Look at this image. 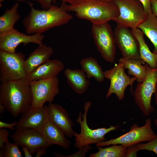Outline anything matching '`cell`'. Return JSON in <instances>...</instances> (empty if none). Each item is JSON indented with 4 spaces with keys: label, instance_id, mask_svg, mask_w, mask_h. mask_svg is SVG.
Returning <instances> with one entry per match:
<instances>
[{
    "label": "cell",
    "instance_id": "cell-13",
    "mask_svg": "<svg viewBox=\"0 0 157 157\" xmlns=\"http://www.w3.org/2000/svg\"><path fill=\"white\" fill-rule=\"evenodd\" d=\"M44 36L42 34L27 35L15 28L0 33V50L7 52H16L17 47L21 44L29 43L38 45L43 43Z\"/></svg>",
    "mask_w": 157,
    "mask_h": 157
},
{
    "label": "cell",
    "instance_id": "cell-9",
    "mask_svg": "<svg viewBox=\"0 0 157 157\" xmlns=\"http://www.w3.org/2000/svg\"><path fill=\"white\" fill-rule=\"evenodd\" d=\"M151 127V119L148 118L143 126H139L134 124L130 127L129 131L117 138L104 141L96 144L97 147H103L117 144L122 145L127 147L139 142L149 141L156 136Z\"/></svg>",
    "mask_w": 157,
    "mask_h": 157
},
{
    "label": "cell",
    "instance_id": "cell-28",
    "mask_svg": "<svg viewBox=\"0 0 157 157\" xmlns=\"http://www.w3.org/2000/svg\"><path fill=\"white\" fill-rule=\"evenodd\" d=\"M144 143H139L135 144L139 151L146 150L152 151L157 155V134L151 140Z\"/></svg>",
    "mask_w": 157,
    "mask_h": 157
},
{
    "label": "cell",
    "instance_id": "cell-26",
    "mask_svg": "<svg viewBox=\"0 0 157 157\" xmlns=\"http://www.w3.org/2000/svg\"><path fill=\"white\" fill-rule=\"evenodd\" d=\"M105 148L97 147L98 151L89 155L90 157H124L127 148L121 144H115Z\"/></svg>",
    "mask_w": 157,
    "mask_h": 157
},
{
    "label": "cell",
    "instance_id": "cell-36",
    "mask_svg": "<svg viewBox=\"0 0 157 157\" xmlns=\"http://www.w3.org/2000/svg\"><path fill=\"white\" fill-rule=\"evenodd\" d=\"M22 148L25 157H33V154L27 148L25 147H22Z\"/></svg>",
    "mask_w": 157,
    "mask_h": 157
},
{
    "label": "cell",
    "instance_id": "cell-3",
    "mask_svg": "<svg viewBox=\"0 0 157 157\" xmlns=\"http://www.w3.org/2000/svg\"><path fill=\"white\" fill-rule=\"evenodd\" d=\"M68 12H74L78 18L86 19L92 24L114 20L119 15L118 8L114 1L105 3L98 0H78L67 5Z\"/></svg>",
    "mask_w": 157,
    "mask_h": 157
},
{
    "label": "cell",
    "instance_id": "cell-17",
    "mask_svg": "<svg viewBox=\"0 0 157 157\" xmlns=\"http://www.w3.org/2000/svg\"><path fill=\"white\" fill-rule=\"evenodd\" d=\"M63 63L58 59H49L28 74L26 78L29 81L50 79L56 77L64 69Z\"/></svg>",
    "mask_w": 157,
    "mask_h": 157
},
{
    "label": "cell",
    "instance_id": "cell-15",
    "mask_svg": "<svg viewBox=\"0 0 157 157\" xmlns=\"http://www.w3.org/2000/svg\"><path fill=\"white\" fill-rule=\"evenodd\" d=\"M49 120L47 106L30 108L22 114L16 129L29 128L42 133Z\"/></svg>",
    "mask_w": 157,
    "mask_h": 157
},
{
    "label": "cell",
    "instance_id": "cell-14",
    "mask_svg": "<svg viewBox=\"0 0 157 157\" xmlns=\"http://www.w3.org/2000/svg\"><path fill=\"white\" fill-rule=\"evenodd\" d=\"M11 138L19 146L27 148L33 155L39 149L48 148L50 146L45 140L41 133L30 128L16 129Z\"/></svg>",
    "mask_w": 157,
    "mask_h": 157
},
{
    "label": "cell",
    "instance_id": "cell-41",
    "mask_svg": "<svg viewBox=\"0 0 157 157\" xmlns=\"http://www.w3.org/2000/svg\"><path fill=\"white\" fill-rule=\"evenodd\" d=\"M0 157H4V153L2 149H0Z\"/></svg>",
    "mask_w": 157,
    "mask_h": 157
},
{
    "label": "cell",
    "instance_id": "cell-18",
    "mask_svg": "<svg viewBox=\"0 0 157 157\" xmlns=\"http://www.w3.org/2000/svg\"><path fill=\"white\" fill-rule=\"evenodd\" d=\"M53 49L43 43L38 46L24 61V67L27 75L35 68L50 59Z\"/></svg>",
    "mask_w": 157,
    "mask_h": 157
},
{
    "label": "cell",
    "instance_id": "cell-38",
    "mask_svg": "<svg viewBox=\"0 0 157 157\" xmlns=\"http://www.w3.org/2000/svg\"><path fill=\"white\" fill-rule=\"evenodd\" d=\"M6 108L5 106L2 104L0 103V113H2L5 110Z\"/></svg>",
    "mask_w": 157,
    "mask_h": 157
},
{
    "label": "cell",
    "instance_id": "cell-5",
    "mask_svg": "<svg viewBox=\"0 0 157 157\" xmlns=\"http://www.w3.org/2000/svg\"><path fill=\"white\" fill-rule=\"evenodd\" d=\"M145 65V78L143 81L137 85L133 95L137 106L144 116H148L154 110L151 100L157 84V67L151 68L147 64Z\"/></svg>",
    "mask_w": 157,
    "mask_h": 157
},
{
    "label": "cell",
    "instance_id": "cell-4",
    "mask_svg": "<svg viewBox=\"0 0 157 157\" xmlns=\"http://www.w3.org/2000/svg\"><path fill=\"white\" fill-rule=\"evenodd\" d=\"M91 105L90 101L86 102L83 108L84 113L80 112L76 121L80 127V132H74L75 137V147L79 149L90 145L96 144L105 140V136L110 131L116 130L117 127L111 126L109 127L98 128L92 129L89 127L87 122V115L88 110Z\"/></svg>",
    "mask_w": 157,
    "mask_h": 157
},
{
    "label": "cell",
    "instance_id": "cell-29",
    "mask_svg": "<svg viewBox=\"0 0 157 157\" xmlns=\"http://www.w3.org/2000/svg\"><path fill=\"white\" fill-rule=\"evenodd\" d=\"M9 132L6 129L0 128V148H2L5 143L8 141Z\"/></svg>",
    "mask_w": 157,
    "mask_h": 157
},
{
    "label": "cell",
    "instance_id": "cell-24",
    "mask_svg": "<svg viewBox=\"0 0 157 157\" xmlns=\"http://www.w3.org/2000/svg\"><path fill=\"white\" fill-rule=\"evenodd\" d=\"M154 46L153 52L157 55V17L152 13L138 26Z\"/></svg>",
    "mask_w": 157,
    "mask_h": 157
},
{
    "label": "cell",
    "instance_id": "cell-10",
    "mask_svg": "<svg viewBox=\"0 0 157 157\" xmlns=\"http://www.w3.org/2000/svg\"><path fill=\"white\" fill-rule=\"evenodd\" d=\"M29 81L32 95L30 108L42 107L47 102L52 103L59 93V81L57 77Z\"/></svg>",
    "mask_w": 157,
    "mask_h": 157
},
{
    "label": "cell",
    "instance_id": "cell-42",
    "mask_svg": "<svg viewBox=\"0 0 157 157\" xmlns=\"http://www.w3.org/2000/svg\"><path fill=\"white\" fill-rule=\"evenodd\" d=\"M154 122L156 126L157 127V118L155 119Z\"/></svg>",
    "mask_w": 157,
    "mask_h": 157
},
{
    "label": "cell",
    "instance_id": "cell-7",
    "mask_svg": "<svg viewBox=\"0 0 157 157\" xmlns=\"http://www.w3.org/2000/svg\"><path fill=\"white\" fill-rule=\"evenodd\" d=\"M91 33L94 43L102 57L106 61L114 62L116 44L114 32L108 22L92 24Z\"/></svg>",
    "mask_w": 157,
    "mask_h": 157
},
{
    "label": "cell",
    "instance_id": "cell-2",
    "mask_svg": "<svg viewBox=\"0 0 157 157\" xmlns=\"http://www.w3.org/2000/svg\"><path fill=\"white\" fill-rule=\"evenodd\" d=\"M32 95L29 81L26 78L1 82L0 103L15 117L31 107Z\"/></svg>",
    "mask_w": 157,
    "mask_h": 157
},
{
    "label": "cell",
    "instance_id": "cell-19",
    "mask_svg": "<svg viewBox=\"0 0 157 157\" xmlns=\"http://www.w3.org/2000/svg\"><path fill=\"white\" fill-rule=\"evenodd\" d=\"M41 133L45 140L50 146L56 144L65 149L70 147L71 142L64 133L49 120Z\"/></svg>",
    "mask_w": 157,
    "mask_h": 157
},
{
    "label": "cell",
    "instance_id": "cell-30",
    "mask_svg": "<svg viewBox=\"0 0 157 157\" xmlns=\"http://www.w3.org/2000/svg\"><path fill=\"white\" fill-rule=\"evenodd\" d=\"M139 151L135 145L130 146L127 148L125 157H137V152Z\"/></svg>",
    "mask_w": 157,
    "mask_h": 157
},
{
    "label": "cell",
    "instance_id": "cell-11",
    "mask_svg": "<svg viewBox=\"0 0 157 157\" xmlns=\"http://www.w3.org/2000/svg\"><path fill=\"white\" fill-rule=\"evenodd\" d=\"M104 74L105 78L110 81V86L106 96L107 98L114 94L119 101L122 100L125 97V90L129 85L133 94V85L136 77L130 78L128 76L121 63L119 62L112 68L104 71Z\"/></svg>",
    "mask_w": 157,
    "mask_h": 157
},
{
    "label": "cell",
    "instance_id": "cell-37",
    "mask_svg": "<svg viewBox=\"0 0 157 157\" xmlns=\"http://www.w3.org/2000/svg\"><path fill=\"white\" fill-rule=\"evenodd\" d=\"M62 2L68 3L69 4H72L76 3L78 0H62Z\"/></svg>",
    "mask_w": 157,
    "mask_h": 157
},
{
    "label": "cell",
    "instance_id": "cell-25",
    "mask_svg": "<svg viewBox=\"0 0 157 157\" xmlns=\"http://www.w3.org/2000/svg\"><path fill=\"white\" fill-rule=\"evenodd\" d=\"M19 6V3H16L10 8L6 9L0 16V33L14 28V25L21 17L18 12Z\"/></svg>",
    "mask_w": 157,
    "mask_h": 157
},
{
    "label": "cell",
    "instance_id": "cell-20",
    "mask_svg": "<svg viewBox=\"0 0 157 157\" xmlns=\"http://www.w3.org/2000/svg\"><path fill=\"white\" fill-rule=\"evenodd\" d=\"M64 74L68 84L76 93L81 94L87 90L90 82L81 69L67 68L65 70Z\"/></svg>",
    "mask_w": 157,
    "mask_h": 157
},
{
    "label": "cell",
    "instance_id": "cell-33",
    "mask_svg": "<svg viewBox=\"0 0 157 157\" xmlns=\"http://www.w3.org/2000/svg\"><path fill=\"white\" fill-rule=\"evenodd\" d=\"M17 122L15 121L12 123H8L0 121V128L8 129L11 130H14L15 127L16 126Z\"/></svg>",
    "mask_w": 157,
    "mask_h": 157
},
{
    "label": "cell",
    "instance_id": "cell-35",
    "mask_svg": "<svg viewBox=\"0 0 157 157\" xmlns=\"http://www.w3.org/2000/svg\"><path fill=\"white\" fill-rule=\"evenodd\" d=\"M47 148L42 147L38 149L36 151V157H40L45 154Z\"/></svg>",
    "mask_w": 157,
    "mask_h": 157
},
{
    "label": "cell",
    "instance_id": "cell-22",
    "mask_svg": "<svg viewBox=\"0 0 157 157\" xmlns=\"http://www.w3.org/2000/svg\"><path fill=\"white\" fill-rule=\"evenodd\" d=\"M80 65L88 79L93 78L99 83L104 80V72L95 58L89 57L83 58L80 61Z\"/></svg>",
    "mask_w": 157,
    "mask_h": 157
},
{
    "label": "cell",
    "instance_id": "cell-31",
    "mask_svg": "<svg viewBox=\"0 0 157 157\" xmlns=\"http://www.w3.org/2000/svg\"><path fill=\"white\" fill-rule=\"evenodd\" d=\"M30 1L36 2L38 3L44 9H48L52 5V2H55V0H29Z\"/></svg>",
    "mask_w": 157,
    "mask_h": 157
},
{
    "label": "cell",
    "instance_id": "cell-27",
    "mask_svg": "<svg viewBox=\"0 0 157 157\" xmlns=\"http://www.w3.org/2000/svg\"><path fill=\"white\" fill-rule=\"evenodd\" d=\"M19 147L15 142L12 143L8 141L4 144L3 148L1 149L3 151L4 157H22V155Z\"/></svg>",
    "mask_w": 157,
    "mask_h": 157
},
{
    "label": "cell",
    "instance_id": "cell-43",
    "mask_svg": "<svg viewBox=\"0 0 157 157\" xmlns=\"http://www.w3.org/2000/svg\"><path fill=\"white\" fill-rule=\"evenodd\" d=\"M14 1H17V2H22L26 0H13Z\"/></svg>",
    "mask_w": 157,
    "mask_h": 157
},
{
    "label": "cell",
    "instance_id": "cell-34",
    "mask_svg": "<svg viewBox=\"0 0 157 157\" xmlns=\"http://www.w3.org/2000/svg\"><path fill=\"white\" fill-rule=\"evenodd\" d=\"M152 12L157 17V0H151Z\"/></svg>",
    "mask_w": 157,
    "mask_h": 157
},
{
    "label": "cell",
    "instance_id": "cell-16",
    "mask_svg": "<svg viewBox=\"0 0 157 157\" xmlns=\"http://www.w3.org/2000/svg\"><path fill=\"white\" fill-rule=\"evenodd\" d=\"M49 119L69 138L74 136V123L67 111L60 105L52 103L47 106Z\"/></svg>",
    "mask_w": 157,
    "mask_h": 157
},
{
    "label": "cell",
    "instance_id": "cell-40",
    "mask_svg": "<svg viewBox=\"0 0 157 157\" xmlns=\"http://www.w3.org/2000/svg\"><path fill=\"white\" fill-rule=\"evenodd\" d=\"M101 2H105V3H108L112 2H113L115 0H98Z\"/></svg>",
    "mask_w": 157,
    "mask_h": 157
},
{
    "label": "cell",
    "instance_id": "cell-39",
    "mask_svg": "<svg viewBox=\"0 0 157 157\" xmlns=\"http://www.w3.org/2000/svg\"><path fill=\"white\" fill-rule=\"evenodd\" d=\"M154 94L155 96V102L157 106V84Z\"/></svg>",
    "mask_w": 157,
    "mask_h": 157
},
{
    "label": "cell",
    "instance_id": "cell-1",
    "mask_svg": "<svg viewBox=\"0 0 157 157\" xmlns=\"http://www.w3.org/2000/svg\"><path fill=\"white\" fill-rule=\"evenodd\" d=\"M30 10L24 18L22 24L28 34H42L51 28L67 24L72 18L66 9V3L61 6L51 5L48 9H37L28 2Z\"/></svg>",
    "mask_w": 157,
    "mask_h": 157
},
{
    "label": "cell",
    "instance_id": "cell-12",
    "mask_svg": "<svg viewBox=\"0 0 157 157\" xmlns=\"http://www.w3.org/2000/svg\"><path fill=\"white\" fill-rule=\"evenodd\" d=\"M114 34L116 45L121 52L122 58L141 59L138 40L129 27L117 25Z\"/></svg>",
    "mask_w": 157,
    "mask_h": 157
},
{
    "label": "cell",
    "instance_id": "cell-32",
    "mask_svg": "<svg viewBox=\"0 0 157 157\" xmlns=\"http://www.w3.org/2000/svg\"><path fill=\"white\" fill-rule=\"evenodd\" d=\"M142 4L146 12L148 14L151 13L152 10L151 0H138Z\"/></svg>",
    "mask_w": 157,
    "mask_h": 157
},
{
    "label": "cell",
    "instance_id": "cell-23",
    "mask_svg": "<svg viewBox=\"0 0 157 157\" xmlns=\"http://www.w3.org/2000/svg\"><path fill=\"white\" fill-rule=\"evenodd\" d=\"M118 61L124 69H128L129 74L136 77L138 83L143 81L146 75L147 68L145 63L141 59H129L122 57Z\"/></svg>",
    "mask_w": 157,
    "mask_h": 157
},
{
    "label": "cell",
    "instance_id": "cell-6",
    "mask_svg": "<svg viewBox=\"0 0 157 157\" xmlns=\"http://www.w3.org/2000/svg\"><path fill=\"white\" fill-rule=\"evenodd\" d=\"M117 6L119 15L113 20L117 25L137 28L147 18L148 14L138 0H115Z\"/></svg>",
    "mask_w": 157,
    "mask_h": 157
},
{
    "label": "cell",
    "instance_id": "cell-21",
    "mask_svg": "<svg viewBox=\"0 0 157 157\" xmlns=\"http://www.w3.org/2000/svg\"><path fill=\"white\" fill-rule=\"evenodd\" d=\"M139 44V54L141 59L151 68L157 67V55L151 52L145 42L144 34L139 28L131 29Z\"/></svg>",
    "mask_w": 157,
    "mask_h": 157
},
{
    "label": "cell",
    "instance_id": "cell-8",
    "mask_svg": "<svg viewBox=\"0 0 157 157\" xmlns=\"http://www.w3.org/2000/svg\"><path fill=\"white\" fill-rule=\"evenodd\" d=\"M25 58V54L21 52L11 53L0 50L1 82L26 78Z\"/></svg>",
    "mask_w": 157,
    "mask_h": 157
}]
</instances>
